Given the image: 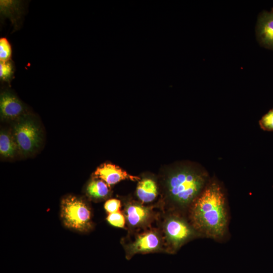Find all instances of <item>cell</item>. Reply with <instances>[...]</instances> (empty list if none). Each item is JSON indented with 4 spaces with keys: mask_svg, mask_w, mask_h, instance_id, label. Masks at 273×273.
Returning a JSON list of instances; mask_svg holds the SVG:
<instances>
[{
    "mask_svg": "<svg viewBox=\"0 0 273 273\" xmlns=\"http://www.w3.org/2000/svg\"><path fill=\"white\" fill-rule=\"evenodd\" d=\"M256 35L261 46L273 50V8L270 11H263L259 14Z\"/></svg>",
    "mask_w": 273,
    "mask_h": 273,
    "instance_id": "9",
    "label": "cell"
},
{
    "mask_svg": "<svg viewBox=\"0 0 273 273\" xmlns=\"http://www.w3.org/2000/svg\"><path fill=\"white\" fill-rule=\"evenodd\" d=\"M159 228L162 233L166 252L175 253L184 244L201 237L183 214L174 212H163Z\"/></svg>",
    "mask_w": 273,
    "mask_h": 273,
    "instance_id": "3",
    "label": "cell"
},
{
    "mask_svg": "<svg viewBox=\"0 0 273 273\" xmlns=\"http://www.w3.org/2000/svg\"><path fill=\"white\" fill-rule=\"evenodd\" d=\"M121 201L117 199L108 200L104 204V208L109 214L120 211Z\"/></svg>",
    "mask_w": 273,
    "mask_h": 273,
    "instance_id": "18",
    "label": "cell"
},
{
    "mask_svg": "<svg viewBox=\"0 0 273 273\" xmlns=\"http://www.w3.org/2000/svg\"><path fill=\"white\" fill-rule=\"evenodd\" d=\"M87 195L92 199L101 200L106 198L110 193L109 186L103 180L95 178L88 184Z\"/></svg>",
    "mask_w": 273,
    "mask_h": 273,
    "instance_id": "13",
    "label": "cell"
},
{
    "mask_svg": "<svg viewBox=\"0 0 273 273\" xmlns=\"http://www.w3.org/2000/svg\"><path fill=\"white\" fill-rule=\"evenodd\" d=\"M12 133L18 151L22 155H27L33 153L40 145V129L35 121L28 115H25L16 121Z\"/></svg>",
    "mask_w": 273,
    "mask_h": 273,
    "instance_id": "6",
    "label": "cell"
},
{
    "mask_svg": "<svg viewBox=\"0 0 273 273\" xmlns=\"http://www.w3.org/2000/svg\"><path fill=\"white\" fill-rule=\"evenodd\" d=\"M206 175L189 167L170 172L165 181L166 201L163 212L183 214L206 187Z\"/></svg>",
    "mask_w": 273,
    "mask_h": 273,
    "instance_id": "2",
    "label": "cell"
},
{
    "mask_svg": "<svg viewBox=\"0 0 273 273\" xmlns=\"http://www.w3.org/2000/svg\"><path fill=\"white\" fill-rule=\"evenodd\" d=\"M12 48L10 42L6 38L0 39V61L6 62L11 60Z\"/></svg>",
    "mask_w": 273,
    "mask_h": 273,
    "instance_id": "16",
    "label": "cell"
},
{
    "mask_svg": "<svg viewBox=\"0 0 273 273\" xmlns=\"http://www.w3.org/2000/svg\"><path fill=\"white\" fill-rule=\"evenodd\" d=\"M25 108L21 101L10 90L0 96V114L2 120H18L25 115Z\"/></svg>",
    "mask_w": 273,
    "mask_h": 273,
    "instance_id": "8",
    "label": "cell"
},
{
    "mask_svg": "<svg viewBox=\"0 0 273 273\" xmlns=\"http://www.w3.org/2000/svg\"><path fill=\"white\" fill-rule=\"evenodd\" d=\"M108 222L112 225L119 228H125L126 220L125 217L121 211L109 213L107 217Z\"/></svg>",
    "mask_w": 273,
    "mask_h": 273,
    "instance_id": "15",
    "label": "cell"
},
{
    "mask_svg": "<svg viewBox=\"0 0 273 273\" xmlns=\"http://www.w3.org/2000/svg\"><path fill=\"white\" fill-rule=\"evenodd\" d=\"M188 212L189 221L201 236L219 240L225 235L228 223L225 198L217 182L206 186Z\"/></svg>",
    "mask_w": 273,
    "mask_h": 273,
    "instance_id": "1",
    "label": "cell"
},
{
    "mask_svg": "<svg viewBox=\"0 0 273 273\" xmlns=\"http://www.w3.org/2000/svg\"><path fill=\"white\" fill-rule=\"evenodd\" d=\"M14 67L11 60L0 62V78L4 81L10 82L13 78Z\"/></svg>",
    "mask_w": 273,
    "mask_h": 273,
    "instance_id": "14",
    "label": "cell"
},
{
    "mask_svg": "<svg viewBox=\"0 0 273 273\" xmlns=\"http://www.w3.org/2000/svg\"><path fill=\"white\" fill-rule=\"evenodd\" d=\"M123 213L130 233L145 230L158 218V214L152 206L135 201H129L124 206Z\"/></svg>",
    "mask_w": 273,
    "mask_h": 273,
    "instance_id": "7",
    "label": "cell"
},
{
    "mask_svg": "<svg viewBox=\"0 0 273 273\" xmlns=\"http://www.w3.org/2000/svg\"><path fill=\"white\" fill-rule=\"evenodd\" d=\"M136 194L141 203H149L153 202L158 194L156 182L152 178L144 177L139 181Z\"/></svg>",
    "mask_w": 273,
    "mask_h": 273,
    "instance_id": "11",
    "label": "cell"
},
{
    "mask_svg": "<svg viewBox=\"0 0 273 273\" xmlns=\"http://www.w3.org/2000/svg\"><path fill=\"white\" fill-rule=\"evenodd\" d=\"M18 151L12 132L2 129L0 132V154L6 158H13Z\"/></svg>",
    "mask_w": 273,
    "mask_h": 273,
    "instance_id": "12",
    "label": "cell"
},
{
    "mask_svg": "<svg viewBox=\"0 0 273 273\" xmlns=\"http://www.w3.org/2000/svg\"><path fill=\"white\" fill-rule=\"evenodd\" d=\"M131 233L121 241L127 260L134 255L155 252H166L164 240L159 228H149Z\"/></svg>",
    "mask_w": 273,
    "mask_h": 273,
    "instance_id": "4",
    "label": "cell"
},
{
    "mask_svg": "<svg viewBox=\"0 0 273 273\" xmlns=\"http://www.w3.org/2000/svg\"><path fill=\"white\" fill-rule=\"evenodd\" d=\"M259 123L263 130L273 131V108L262 117Z\"/></svg>",
    "mask_w": 273,
    "mask_h": 273,
    "instance_id": "17",
    "label": "cell"
},
{
    "mask_svg": "<svg viewBox=\"0 0 273 273\" xmlns=\"http://www.w3.org/2000/svg\"><path fill=\"white\" fill-rule=\"evenodd\" d=\"M94 175L95 178L103 180L109 186L122 180L134 181L140 179L139 177L130 175L117 166L110 163H105L98 167Z\"/></svg>",
    "mask_w": 273,
    "mask_h": 273,
    "instance_id": "10",
    "label": "cell"
},
{
    "mask_svg": "<svg viewBox=\"0 0 273 273\" xmlns=\"http://www.w3.org/2000/svg\"><path fill=\"white\" fill-rule=\"evenodd\" d=\"M61 216L66 226L75 231L87 232L93 227L89 207L76 196L70 195L62 199Z\"/></svg>",
    "mask_w": 273,
    "mask_h": 273,
    "instance_id": "5",
    "label": "cell"
}]
</instances>
